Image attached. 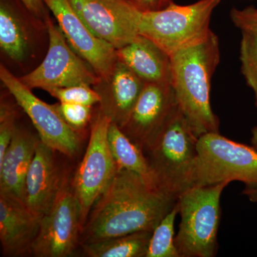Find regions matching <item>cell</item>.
Wrapping results in <instances>:
<instances>
[{
	"label": "cell",
	"mask_w": 257,
	"mask_h": 257,
	"mask_svg": "<svg viewBox=\"0 0 257 257\" xmlns=\"http://www.w3.org/2000/svg\"><path fill=\"white\" fill-rule=\"evenodd\" d=\"M177 198L152 187L140 176L118 169L93 206L81 231L80 245L137 231H153Z\"/></svg>",
	"instance_id": "obj_1"
},
{
	"label": "cell",
	"mask_w": 257,
	"mask_h": 257,
	"mask_svg": "<svg viewBox=\"0 0 257 257\" xmlns=\"http://www.w3.org/2000/svg\"><path fill=\"white\" fill-rule=\"evenodd\" d=\"M171 84L177 103L199 138L219 133V119L211 105V84L220 62L219 38L211 31L203 41L170 55Z\"/></svg>",
	"instance_id": "obj_2"
},
{
	"label": "cell",
	"mask_w": 257,
	"mask_h": 257,
	"mask_svg": "<svg viewBox=\"0 0 257 257\" xmlns=\"http://www.w3.org/2000/svg\"><path fill=\"white\" fill-rule=\"evenodd\" d=\"M198 139L178 105L144 149L159 188L177 199L193 186Z\"/></svg>",
	"instance_id": "obj_3"
},
{
	"label": "cell",
	"mask_w": 257,
	"mask_h": 257,
	"mask_svg": "<svg viewBox=\"0 0 257 257\" xmlns=\"http://www.w3.org/2000/svg\"><path fill=\"white\" fill-rule=\"evenodd\" d=\"M229 184L193 186L179 196L181 221L175 245L180 257L216 256L221 196Z\"/></svg>",
	"instance_id": "obj_4"
},
{
	"label": "cell",
	"mask_w": 257,
	"mask_h": 257,
	"mask_svg": "<svg viewBox=\"0 0 257 257\" xmlns=\"http://www.w3.org/2000/svg\"><path fill=\"white\" fill-rule=\"evenodd\" d=\"M221 0L175 3L164 9L142 13L140 35L156 43L169 55L205 40L211 32V16Z\"/></svg>",
	"instance_id": "obj_5"
},
{
	"label": "cell",
	"mask_w": 257,
	"mask_h": 257,
	"mask_svg": "<svg viewBox=\"0 0 257 257\" xmlns=\"http://www.w3.org/2000/svg\"><path fill=\"white\" fill-rule=\"evenodd\" d=\"M234 181L242 182L246 188L257 189V150L219 133L199 137L193 186Z\"/></svg>",
	"instance_id": "obj_6"
},
{
	"label": "cell",
	"mask_w": 257,
	"mask_h": 257,
	"mask_svg": "<svg viewBox=\"0 0 257 257\" xmlns=\"http://www.w3.org/2000/svg\"><path fill=\"white\" fill-rule=\"evenodd\" d=\"M111 121L100 110L96 113L92 121L87 150L71 184L80 208L82 228L93 206L118 170L108 143Z\"/></svg>",
	"instance_id": "obj_7"
},
{
	"label": "cell",
	"mask_w": 257,
	"mask_h": 257,
	"mask_svg": "<svg viewBox=\"0 0 257 257\" xmlns=\"http://www.w3.org/2000/svg\"><path fill=\"white\" fill-rule=\"evenodd\" d=\"M49 35V48L36 69L19 77L30 89L47 91L77 84L95 85L99 77L69 45L58 25L47 15L45 20Z\"/></svg>",
	"instance_id": "obj_8"
},
{
	"label": "cell",
	"mask_w": 257,
	"mask_h": 257,
	"mask_svg": "<svg viewBox=\"0 0 257 257\" xmlns=\"http://www.w3.org/2000/svg\"><path fill=\"white\" fill-rule=\"evenodd\" d=\"M0 79L18 106L32 121L40 141L54 151L72 158L80 148L79 133L66 123L53 104L39 99L3 64L0 66Z\"/></svg>",
	"instance_id": "obj_9"
},
{
	"label": "cell",
	"mask_w": 257,
	"mask_h": 257,
	"mask_svg": "<svg viewBox=\"0 0 257 257\" xmlns=\"http://www.w3.org/2000/svg\"><path fill=\"white\" fill-rule=\"evenodd\" d=\"M82 229L80 208L67 179L50 210L40 219L31 254L36 257L72 256L80 245Z\"/></svg>",
	"instance_id": "obj_10"
},
{
	"label": "cell",
	"mask_w": 257,
	"mask_h": 257,
	"mask_svg": "<svg viewBox=\"0 0 257 257\" xmlns=\"http://www.w3.org/2000/svg\"><path fill=\"white\" fill-rule=\"evenodd\" d=\"M83 23L116 50L140 35L143 12L126 0H68Z\"/></svg>",
	"instance_id": "obj_11"
},
{
	"label": "cell",
	"mask_w": 257,
	"mask_h": 257,
	"mask_svg": "<svg viewBox=\"0 0 257 257\" xmlns=\"http://www.w3.org/2000/svg\"><path fill=\"white\" fill-rule=\"evenodd\" d=\"M177 106L171 82H145L127 119L119 127L144 150Z\"/></svg>",
	"instance_id": "obj_12"
},
{
	"label": "cell",
	"mask_w": 257,
	"mask_h": 257,
	"mask_svg": "<svg viewBox=\"0 0 257 257\" xmlns=\"http://www.w3.org/2000/svg\"><path fill=\"white\" fill-rule=\"evenodd\" d=\"M69 45L99 77L111 72L117 60L116 50L98 38L83 23L68 0H44Z\"/></svg>",
	"instance_id": "obj_13"
},
{
	"label": "cell",
	"mask_w": 257,
	"mask_h": 257,
	"mask_svg": "<svg viewBox=\"0 0 257 257\" xmlns=\"http://www.w3.org/2000/svg\"><path fill=\"white\" fill-rule=\"evenodd\" d=\"M53 150L40 141L25 179L23 204L41 219L67 180L56 161Z\"/></svg>",
	"instance_id": "obj_14"
},
{
	"label": "cell",
	"mask_w": 257,
	"mask_h": 257,
	"mask_svg": "<svg viewBox=\"0 0 257 257\" xmlns=\"http://www.w3.org/2000/svg\"><path fill=\"white\" fill-rule=\"evenodd\" d=\"M145 82L119 60L108 75L93 86L99 96V110L120 126L124 124Z\"/></svg>",
	"instance_id": "obj_15"
},
{
	"label": "cell",
	"mask_w": 257,
	"mask_h": 257,
	"mask_svg": "<svg viewBox=\"0 0 257 257\" xmlns=\"http://www.w3.org/2000/svg\"><path fill=\"white\" fill-rule=\"evenodd\" d=\"M40 219L23 203L0 196V241L5 256L31 254Z\"/></svg>",
	"instance_id": "obj_16"
},
{
	"label": "cell",
	"mask_w": 257,
	"mask_h": 257,
	"mask_svg": "<svg viewBox=\"0 0 257 257\" xmlns=\"http://www.w3.org/2000/svg\"><path fill=\"white\" fill-rule=\"evenodd\" d=\"M40 141L39 137L17 126L13 140L0 160V196L23 204L25 179Z\"/></svg>",
	"instance_id": "obj_17"
},
{
	"label": "cell",
	"mask_w": 257,
	"mask_h": 257,
	"mask_svg": "<svg viewBox=\"0 0 257 257\" xmlns=\"http://www.w3.org/2000/svg\"><path fill=\"white\" fill-rule=\"evenodd\" d=\"M116 56L145 82H171L170 56L146 37L139 35Z\"/></svg>",
	"instance_id": "obj_18"
},
{
	"label": "cell",
	"mask_w": 257,
	"mask_h": 257,
	"mask_svg": "<svg viewBox=\"0 0 257 257\" xmlns=\"http://www.w3.org/2000/svg\"><path fill=\"white\" fill-rule=\"evenodd\" d=\"M20 0H0V47L5 55L16 62L28 57L31 35Z\"/></svg>",
	"instance_id": "obj_19"
},
{
	"label": "cell",
	"mask_w": 257,
	"mask_h": 257,
	"mask_svg": "<svg viewBox=\"0 0 257 257\" xmlns=\"http://www.w3.org/2000/svg\"><path fill=\"white\" fill-rule=\"evenodd\" d=\"M108 143L118 169L134 172L152 187L160 189L143 150L111 121L108 130Z\"/></svg>",
	"instance_id": "obj_20"
},
{
	"label": "cell",
	"mask_w": 257,
	"mask_h": 257,
	"mask_svg": "<svg viewBox=\"0 0 257 257\" xmlns=\"http://www.w3.org/2000/svg\"><path fill=\"white\" fill-rule=\"evenodd\" d=\"M152 231H141L80 245L89 257H146Z\"/></svg>",
	"instance_id": "obj_21"
},
{
	"label": "cell",
	"mask_w": 257,
	"mask_h": 257,
	"mask_svg": "<svg viewBox=\"0 0 257 257\" xmlns=\"http://www.w3.org/2000/svg\"><path fill=\"white\" fill-rule=\"evenodd\" d=\"M178 202L152 231L146 257H180L175 245V224Z\"/></svg>",
	"instance_id": "obj_22"
},
{
	"label": "cell",
	"mask_w": 257,
	"mask_h": 257,
	"mask_svg": "<svg viewBox=\"0 0 257 257\" xmlns=\"http://www.w3.org/2000/svg\"><path fill=\"white\" fill-rule=\"evenodd\" d=\"M240 60L241 72L248 87L252 89L257 104V35L241 32Z\"/></svg>",
	"instance_id": "obj_23"
},
{
	"label": "cell",
	"mask_w": 257,
	"mask_h": 257,
	"mask_svg": "<svg viewBox=\"0 0 257 257\" xmlns=\"http://www.w3.org/2000/svg\"><path fill=\"white\" fill-rule=\"evenodd\" d=\"M60 102L93 106L99 104L100 99L94 88L87 84L55 88L46 91Z\"/></svg>",
	"instance_id": "obj_24"
},
{
	"label": "cell",
	"mask_w": 257,
	"mask_h": 257,
	"mask_svg": "<svg viewBox=\"0 0 257 257\" xmlns=\"http://www.w3.org/2000/svg\"><path fill=\"white\" fill-rule=\"evenodd\" d=\"M53 105L66 123L78 133L92 121V106L60 101Z\"/></svg>",
	"instance_id": "obj_25"
},
{
	"label": "cell",
	"mask_w": 257,
	"mask_h": 257,
	"mask_svg": "<svg viewBox=\"0 0 257 257\" xmlns=\"http://www.w3.org/2000/svg\"><path fill=\"white\" fill-rule=\"evenodd\" d=\"M18 111L14 104L2 98L0 104V160L8 150L15 131Z\"/></svg>",
	"instance_id": "obj_26"
},
{
	"label": "cell",
	"mask_w": 257,
	"mask_h": 257,
	"mask_svg": "<svg viewBox=\"0 0 257 257\" xmlns=\"http://www.w3.org/2000/svg\"><path fill=\"white\" fill-rule=\"evenodd\" d=\"M231 22L241 32L257 35V9L248 6L243 9L232 8L230 12Z\"/></svg>",
	"instance_id": "obj_27"
},
{
	"label": "cell",
	"mask_w": 257,
	"mask_h": 257,
	"mask_svg": "<svg viewBox=\"0 0 257 257\" xmlns=\"http://www.w3.org/2000/svg\"><path fill=\"white\" fill-rule=\"evenodd\" d=\"M126 1L143 13L164 9L174 3V0H126Z\"/></svg>",
	"instance_id": "obj_28"
},
{
	"label": "cell",
	"mask_w": 257,
	"mask_h": 257,
	"mask_svg": "<svg viewBox=\"0 0 257 257\" xmlns=\"http://www.w3.org/2000/svg\"><path fill=\"white\" fill-rule=\"evenodd\" d=\"M32 15L45 22L47 15V6L44 0H20Z\"/></svg>",
	"instance_id": "obj_29"
},
{
	"label": "cell",
	"mask_w": 257,
	"mask_h": 257,
	"mask_svg": "<svg viewBox=\"0 0 257 257\" xmlns=\"http://www.w3.org/2000/svg\"><path fill=\"white\" fill-rule=\"evenodd\" d=\"M243 194L246 195L251 202L257 203V189L245 187L243 190Z\"/></svg>",
	"instance_id": "obj_30"
},
{
	"label": "cell",
	"mask_w": 257,
	"mask_h": 257,
	"mask_svg": "<svg viewBox=\"0 0 257 257\" xmlns=\"http://www.w3.org/2000/svg\"><path fill=\"white\" fill-rule=\"evenodd\" d=\"M251 146L257 150V125L251 130Z\"/></svg>",
	"instance_id": "obj_31"
},
{
	"label": "cell",
	"mask_w": 257,
	"mask_h": 257,
	"mask_svg": "<svg viewBox=\"0 0 257 257\" xmlns=\"http://www.w3.org/2000/svg\"><path fill=\"white\" fill-rule=\"evenodd\" d=\"M256 104V107H257V104Z\"/></svg>",
	"instance_id": "obj_32"
}]
</instances>
